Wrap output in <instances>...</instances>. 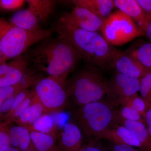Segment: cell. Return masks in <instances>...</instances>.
<instances>
[{"label": "cell", "mask_w": 151, "mask_h": 151, "mask_svg": "<svg viewBox=\"0 0 151 151\" xmlns=\"http://www.w3.org/2000/svg\"><path fill=\"white\" fill-rule=\"evenodd\" d=\"M40 77L36 74L34 70H29L18 83L12 86L0 88V104L12 96L19 92L26 90L29 86H35L41 79Z\"/></svg>", "instance_id": "2e32d148"}, {"label": "cell", "mask_w": 151, "mask_h": 151, "mask_svg": "<svg viewBox=\"0 0 151 151\" xmlns=\"http://www.w3.org/2000/svg\"><path fill=\"white\" fill-rule=\"evenodd\" d=\"M9 22L15 27L26 30H36L41 29L39 19L29 9L19 10L11 17Z\"/></svg>", "instance_id": "e0dca14e"}, {"label": "cell", "mask_w": 151, "mask_h": 151, "mask_svg": "<svg viewBox=\"0 0 151 151\" xmlns=\"http://www.w3.org/2000/svg\"><path fill=\"white\" fill-rule=\"evenodd\" d=\"M102 35L112 45H122L132 40L145 35L132 18L118 10L104 19Z\"/></svg>", "instance_id": "8992f818"}, {"label": "cell", "mask_w": 151, "mask_h": 151, "mask_svg": "<svg viewBox=\"0 0 151 151\" xmlns=\"http://www.w3.org/2000/svg\"><path fill=\"white\" fill-rule=\"evenodd\" d=\"M3 151H21L19 149L16 148L14 147L10 146L8 148L5 149Z\"/></svg>", "instance_id": "74e56055"}, {"label": "cell", "mask_w": 151, "mask_h": 151, "mask_svg": "<svg viewBox=\"0 0 151 151\" xmlns=\"http://www.w3.org/2000/svg\"><path fill=\"white\" fill-rule=\"evenodd\" d=\"M145 124L151 136V107L147 111L145 117Z\"/></svg>", "instance_id": "e575fe53"}, {"label": "cell", "mask_w": 151, "mask_h": 151, "mask_svg": "<svg viewBox=\"0 0 151 151\" xmlns=\"http://www.w3.org/2000/svg\"><path fill=\"white\" fill-rule=\"evenodd\" d=\"M24 55L29 64L65 83L68 76L81 58L73 45L60 36L42 41Z\"/></svg>", "instance_id": "6da1fadb"}, {"label": "cell", "mask_w": 151, "mask_h": 151, "mask_svg": "<svg viewBox=\"0 0 151 151\" xmlns=\"http://www.w3.org/2000/svg\"><path fill=\"white\" fill-rule=\"evenodd\" d=\"M33 91L45 113H60L69 103L66 83L57 78L50 76L41 78L35 86Z\"/></svg>", "instance_id": "52a82bcc"}, {"label": "cell", "mask_w": 151, "mask_h": 151, "mask_svg": "<svg viewBox=\"0 0 151 151\" xmlns=\"http://www.w3.org/2000/svg\"><path fill=\"white\" fill-rule=\"evenodd\" d=\"M102 138L107 139L116 144L129 145L141 148L140 143L127 128L119 124H111L103 133Z\"/></svg>", "instance_id": "9a60e30c"}, {"label": "cell", "mask_w": 151, "mask_h": 151, "mask_svg": "<svg viewBox=\"0 0 151 151\" xmlns=\"http://www.w3.org/2000/svg\"><path fill=\"white\" fill-rule=\"evenodd\" d=\"M52 29L59 36L68 41L81 58L89 65L111 68L113 59L119 50L113 47L99 32L72 27L58 20Z\"/></svg>", "instance_id": "7a4b0ae2"}, {"label": "cell", "mask_w": 151, "mask_h": 151, "mask_svg": "<svg viewBox=\"0 0 151 151\" xmlns=\"http://www.w3.org/2000/svg\"><path fill=\"white\" fill-rule=\"evenodd\" d=\"M12 121H4L0 124V151H3L10 147L9 131Z\"/></svg>", "instance_id": "83f0119b"}, {"label": "cell", "mask_w": 151, "mask_h": 151, "mask_svg": "<svg viewBox=\"0 0 151 151\" xmlns=\"http://www.w3.org/2000/svg\"><path fill=\"white\" fill-rule=\"evenodd\" d=\"M112 143V151H137L132 146L122 144Z\"/></svg>", "instance_id": "d6a6232c"}, {"label": "cell", "mask_w": 151, "mask_h": 151, "mask_svg": "<svg viewBox=\"0 0 151 151\" xmlns=\"http://www.w3.org/2000/svg\"><path fill=\"white\" fill-rule=\"evenodd\" d=\"M29 132L31 139L36 151H58L57 139L53 136L36 131Z\"/></svg>", "instance_id": "7402d4cb"}, {"label": "cell", "mask_w": 151, "mask_h": 151, "mask_svg": "<svg viewBox=\"0 0 151 151\" xmlns=\"http://www.w3.org/2000/svg\"><path fill=\"white\" fill-rule=\"evenodd\" d=\"M16 95L8 98L3 102L2 104L0 105V113H1V117L8 113L10 110Z\"/></svg>", "instance_id": "1f68e13d"}, {"label": "cell", "mask_w": 151, "mask_h": 151, "mask_svg": "<svg viewBox=\"0 0 151 151\" xmlns=\"http://www.w3.org/2000/svg\"><path fill=\"white\" fill-rule=\"evenodd\" d=\"M113 124L122 125L130 131L140 143L142 151H151V136L145 123L124 120L114 114Z\"/></svg>", "instance_id": "4fadbf2b"}, {"label": "cell", "mask_w": 151, "mask_h": 151, "mask_svg": "<svg viewBox=\"0 0 151 151\" xmlns=\"http://www.w3.org/2000/svg\"><path fill=\"white\" fill-rule=\"evenodd\" d=\"M11 145L20 151L35 149L30 132L26 128L20 126L11 127L9 131Z\"/></svg>", "instance_id": "ffe728a7"}, {"label": "cell", "mask_w": 151, "mask_h": 151, "mask_svg": "<svg viewBox=\"0 0 151 151\" xmlns=\"http://www.w3.org/2000/svg\"><path fill=\"white\" fill-rule=\"evenodd\" d=\"M57 126L51 114L44 113L32 125L29 132L36 131L57 137L58 132Z\"/></svg>", "instance_id": "603a6c76"}, {"label": "cell", "mask_w": 151, "mask_h": 151, "mask_svg": "<svg viewBox=\"0 0 151 151\" xmlns=\"http://www.w3.org/2000/svg\"><path fill=\"white\" fill-rule=\"evenodd\" d=\"M56 141L58 151H79L82 147L83 137L77 125L67 123L58 132Z\"/></svg>", "instance_id": "7c38bea8"}, {"label": "cell", "mask_w": 151, "mask_h": 151, "mask_svg": "<svg viewBox=\"0 0 151 151\" xmlns=\"http://www.w3.org/2000/svg\"><path fill=\"white\" fill-rule=\"evenodd\" d=\"M129 105L132 107L140 114L145 120V116L148 108L145 101L140 96L137 94H135L129 98L122 105Z\"/></svg>", "instance_id": "4316f807"}, {"label": "cell", "mask_w": 151, "mask_h": 151, "mask_svg": "<svg viewBox=\"0 0 151 151\" xmlns=\"http://www.w3.org/2000/svg\"><path fill=\"white\" fill-rule=\"evenodd\" d=\"M25 2L23 0H1L0 7L2 10H15L22 6Z\"/></svg>", "instance_id": "4dcf8cb0"}, {"label": "cell", "mask_w": 151, "mask_h": 151, "mask_svg": "<svg viewBox=\"0 0 151 151\" xmlns=\"http://www.w3.org/2000/svg\"><path fill=\"white\" fill-rule=\"evenodd\" d=\"M31 92L26 89L19 92L15 95L10 110L8 113L2 116L4 120H5L8 116L13 113L14 111L28 97Z\"/></svg>", "instance_id": "f546056e"}, {"label": "cell", "mask_w": 151, "mask_h": 151, "mask_svg": "<svg viewBox=\"0 0 151 151\" xmlns=\"http://www.w3.org/2000/svg\"><path fill=\"white\" fill-rule=\"evenodd\" d=\"M140 82L141 78H130L116 72L108 81V103L112 106L123 105L139 91Z\"/></svg>", "instance_id": "ba28073f"}, {"label": "cell", "mask_w": 151, "mask_h": 151, "mask_svg": "<svg viewBox=\"0 0 151 151\" xmlns=\"http://www.w3.org/2000/svg\"><path fill=\"white\" fill-rule=\"evenodd\" d=\"M139 92L149 109L151 107V71L141 78Z\"/></svg>", "instance_id": "484cf974"}, {"label": "cell", "mask_w": 151, "mask_h": 151, "mask_svg": "<svg viewBox=\"0 0 151 151\" xmlns=\"http://www.w3.org/2000/svg\"><path fill=\"white\" fill-rule=\"evenodd\" d=\"M143 12L151 17V0H137Z\"/></svg>", "instance_id": "836d02e7"}, {"label": "cell", "mask_w": 151, "mask_h": 151, "mask_svg": "<svg viewBox=\"0 0 151 151\" xmlns=\"http://www.w3.org/2000/svg\"><path fill=\"white\" fill-rule=\"evenodd\" d=\"M79 151H105L103 149L93 145H88L82 147Z\"/></svg>", "instance_id": "8d00e7d4"}, {"label": "cell", "mask_w": 151, "mask_h": 151, "mask_svg": "<svg viewBox=\"0 0 151 151\" xmlns=\"http://www.w3.org/2000/svg\"><path fill=\"white\" fill-rule=\"evenodd\" d=\"M71 2L75 6L87 9L103 19L111 14L115 7L113 0H73Z\"/></svg>", "instance_id": "d6986e66"}, {"label": "cell", "mask_w": 151, "mask_h": 151, "mask_svg": "<svg viewBox=\"0 0 151 151\" xmlns=\"http://www.w3.org/2000/svg\"><path fill=\"white\" fill-rule=\"evenodd\" d=\"M44 113L43 106L34 92L32 103L23 112L15 123L19 126L26 128L29 131L36 121Z\"/></svg>", "instance_id": "ac0fdd59"}, {"label": "cell", "mask_w": 151, "mask_h": 151, "mask_svg": "<svg viewBox=\"0 0 151 151\" xmlns=\"http://www.w3.org/2000/svg\"><path fill=\"white\" fill-rule=\"evenodd\" d=\"M33 94L34 91L33 90L26 100L14 111L13 113L4 120V121L9 120L15 123L17 119H18L23 112L31 104Z\"/></svg>", "instance_id": "f1b7e54d"}, {"label": "cell", "mask_w": 151, "mask_h": 151, "mask_svg": "<svg viewBox=\"0 0 151 151\" xmlns=\"http://www.w3.org/2000/svg\"><path fill=\"white\" fill-rule=\"evenodd\" d=\"M115 116L124 120L138 121L145 123V120L140 114L131 106L122 105L120 111H115Z\"/></svg>", "instance_id": "d4e9b609"}, {"label": "cell", "mask_w": 151, "mask_h": 151, "mask_svg": "<svg viewBox=\"0 0 151 151\" xmlns=\"http://www.w3.org/2000/svg\"><path fill=\"white\" fill-rule=\"evenodd\" d=\"M145 35L151 42V17L150 16L148 21L144 30Z\"/></svg>", "instance_id": "d590c367"}, {"label": "cell", "mask_w": 151, "mask_h": 151, "mask_svg": "<svg viewBox=\"0 0 151 151\" xmlns=\"http://www.w3.org/2000/svg\"><path fill=\"white\" fill-rule=\"evenodd\" d=\"M111 68L130 78L140 79L150 72L134 57L127 52L119 51L114 58Z\"/></svg>", "instance_id": "8fae6325"}, {"label": "cell", "mask_w": 151, "mask_h": 151, "mask_svg": "<svg viewBox=\"0 0 151 151\" xmlns=\"http://www.w3.org/2000/svg\"><path fill=\"white\" fill-rule=\"evenodd\" d=\"M58 20L72 27L98 32L101 31L104 19L87 9L75 6L70 12L63 13Z\"/></svg>", "instance_id": "9c48e42d"}, {"label": "cell", "mask_w": 151, "mask_h": 151, "mask_svg": "<svg viewBox=\"0 0 151 151\" xmlns=\"http://www.w3.org/2000/svg\"><path fill=\"white\" fill-rule=\"evenodd\" d=\"M98 67L89 65L66 83L68 99L78 106L101 101L106 95L108 81Z\"/></svg>", "instance_id": "277c9868"}, {"label": "cell", "mask_w": 151, "mask_h": 151, "mask_svg": "<svg viewBox=\"0 0 151 151\" xmlns=\"http://www.w3.org/2000/svg\"><path fill=\"white\" fill-rule=\"evenodd\" d=\"M21 151H36L34 149H29V150H23Z\"/></svg>", "instance_id": "f35d334b"}, {"label": "cell", "mask_w": 151, "mask_h": 151, "mask_svg": "<svg viewBox=\"0 0 151 151\" xmlns=\"http://www.w3.org/2000/svg\"><path fill=\"white\" fill-rule=\"evenodd\" d=\"M114 112L110 104L100 101L78 106L73 117L86 136L99 139L113 124Z\"/></svg>", "instance_id": "5b68a950"}, {"label": "cell", "mask_w": 151, "mask_h": 151, "mask_svg": "<svg viewBox=\"0 0 151 151\" xmlns=\"http://www.w3.org/2000/svg\"><path fill=\"white\" fill-rule=\"evenodd\" d=\"M148 70L151 71V42H147L128 52Z\"/></svg>", "instance_id": "cb8c5ba5"}, {"label": "cell", "mask_w": 151, "mask_h": 151, "mask_svg": "<svg viewBox=\"0 0 151 151\" xmlns=\"http://www.w3.org/2000/svg\"><path fill=\"white\" fill-rule=\"evenodd\" d=\"M113 1L115 7L129 17L144 31L150 16L143 12L137 0H114Z\"/></svg>", "instance_id": "5bb4252c"}, {"label": "cell", "mask_w": 151, "mask_h": 151, "mask_svg": "<svg viewBox=\"0 0 151 151\" xmlns=\"http://www.w3.org/2000/svg\"><path fill=\"white\" fill-rule=\"evenodd\" d=\"M27 8L37 16L41 23L46 21L54 12L56 1L53 0H27Z\"/></svg>", "instance_id": "44dd1931"}, {"label": "cell", "mask_w": 151, "mask_h": 151, "mask_svg": "<svg viewBox=\"0 0 151 151\" xmlns=\"http://www.w3.org/2000/svg\"><path fill=\"white\" fill-rule=\"evenodd\" d=\"M29 65L24 54L0 64V88L18 83L27 72Z\"/></svg>", "instance_id": "30bf717a"}, {"label": "cell", "mask_w": 151, "mask_h": 151, "mask_svg": "<svg viewBox=\"0 0 151 151\" xmlns=\"http://www.w3.org/2000/svg\"><path fill=\"white\" fill-rule=\"evenodd\" d=\"M52 29L26 30L0 19V64L24 54L30 47L50 37Z\"/></svg>", "instance_id": "3957f363"}]
</instances>
